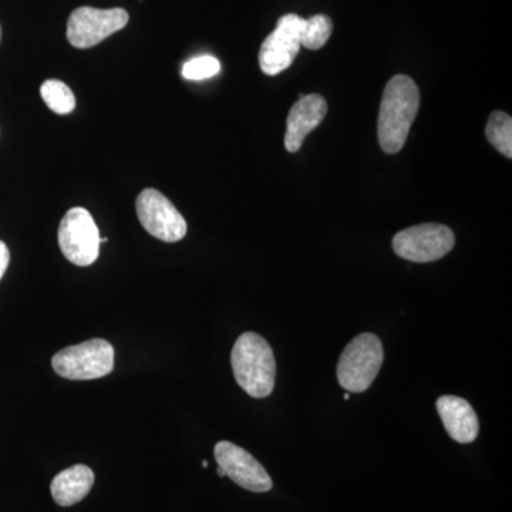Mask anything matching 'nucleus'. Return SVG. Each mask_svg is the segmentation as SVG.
<instances>
[{
	"instance_id": "10",
	"label": "nucleus",
	"mask_w": 512,
	"mask_h": 512,
	"mask_svg": "<svg viewBox=\"0 0 512 512\" xmlns=\"http://www.w3.org/2000/svg\"><path fill=\"white\" fill-rule=\"evenodd\" d=\"M218 467L225 471L239 487L252 493H268L272 490V480L262 464L254 456L229 441H220L214 450Z\"/></svg>"
},
{
	"instance_id": "16",
	"label": "nucleus",
	"mask_w": 512,
	"mask_h": 512,
	"mask_svg": "<svg viewBox=\"0 0 512 512\" xmlns=\"http://www.w3.org/2000/svg\"><path fill=\"white\" fill-rule=\"evenodd\" d=\"M333 23L328 16L315 15L303 20L301 43L309 50H319L328 43L332 35Z\"/></svg>"
},
{
	"instance_id": "4",
	"label": "nucleus",
	"mask_w": 512,
	"mask_h": 512,
	"mask_svg": "<svg viewBox=\"0 0 512 512\" xmlns=\"http://www.w3.org/2000/svg\"><path fill=\"white\" fill-rule=\"evenodd\" d=\"M57 375L69 380H94L114 369V348L104 339H92L57 352L52 359Z\"/></svg>"
},
{
	"instance_id": "21",
	"label": "nucleus",
	"mask_w": 512,
	"mask_h": 512,
	"mask_svg": "<svg viewBox=\"0 0 512 512\" xmlns=\"http://www.w3.org/2000/svg\"><path fill=\"white\" fill-rule=\"evenodd\" d=\"M0 39H2V28H0Z\"/></svg>"
},
{
	"instance_id": "9",
	"label": "nucleus",
	"mask_w": 512,
	"mask_h": 512,
	"mask_svg": "<svg viewBox=\"0 0 512 512\" xmlns=\"http://www.w3.org/2000/svg\"><path fill=\"white\" fill-rule=\"evenodd\" d=\"M301 16L295 13L282 16L259 50V66L268 76L284 72L291 67L293 60L301 50V32L303 26Z\"/></svg>"
},
{
	"instance_id": "18",
	"label": "nucleus",
	"mask_w": 512,
	"mask_h": 512,
	"mask_svg": "<svg viewBox=\"0 0 512 512\" xmlns=\"http://www.w3.org/2000/svg\"><path fill=\"white\" fill-rule=\"evenodd\" d=\"M10 262V252L8 245L5 242L0 241V279L5 275L6 269H8Z\"/></svg>"
},
{
	"instance_id": "11",
	"label": "nucleus",
	"mask_w": 512,
	"mask_h": 512,
	"mask_svg": "<svg viewBox=\"0 0 512 512\" xmlns=\"http://www.w3.org/2000/svg\"><path fill=\"white\" fill-rule=\"evenodd\" d=\"M326 113H328V103L320 94L301 96V99L293 104L286 121V150L289 153L301 150L305 138L325 120Z\"/></svg>"
},
{
	"instance_id": "15",
	"label": "nucleus",
	"mask_w": 512,
	"mask_h": 512,
	"mask_svg": "<svg viewBox=\"0 0 512 512\" xmlns=\"http://www.w3.org/2000/svg\"><path fill=\"white\" fill-rule=\"evenodd\" d=\"M40 96L53 113L69 114L76 107V97L66 83L60 80H46L40 87Z\"/></svg>"
},
{
	"instance_id": "5",
	"label": "nucleus",
	"mask_w": 512,
	"mask_h": 512,
	"mask_svg": "<svg viewBox=\"0 0 512 512\" xmlns=\"http://www.w3.org/2000/svg\"><path fill=\"white\" fill-rule=\"evenodd\" d=\"M59 247L67 261L77 266H90L100 255V231L86 208L66 212L59 225Z\"/></svg>"
},
{
	"instance_id": "20",
	"label": "nucleus",
	"mask_w": 512,
	"mask_h": 512,
	"mask_svg": "<svg viewBox=\"0 0 512 512\" xmlns=\"http://www.w3.org/2000/svg\"><path fill=\"white\" fill-rule=\"evenodd\" d=\"M343 399H345V400H349L350 399L349 392L346 393L345 396H343Z\"/></svg>"
},
{
	"instance_id": "7",
	"label": "nucleus",
	"mask_w": 512,
	"mask_h": 512,
	"mask_svg": "<svg viewBox=\"0 0 512 512\" xmlns=\"http://www.w3.org/2000/svg\"><path fill=\"white\" fill-rule=\"evenodd\" d=\"M128 13L121 8L96 9L83 6L74 10L67 22V40L77 49H90L126 28Z\"/></svg>"
},
{
	"instance_id": "12",
	"label": "nucleus",
	"mask_w": 512,
	"mask_h": 512,
	"mask_svg": "<svg viewBox=\"0 0 512 512\" xmlns=\"http://www.w3.org/2000/svg\"><path fill=\"white\" fill-rule=\"evenodd\" d=\"M437 412L448 436L461 444L473 443L480 431V423L473 406L456 396H443L437 400Z\"/></svg>"
},
{
	"instance_id": "1",
	"label": "nucleus",
	"mask_w": 512,
	"mask_h": 512,
	"mask_svg": "<svg viewBox=\"0 0 512 512\" xmlns=\"http://www.w3.org/2000/svg\"><path fill=\"white\" fill-rule=\"evenodd\" d=\"M420 107L419 87L409 76L399 74L387 83L380 104L379 134L380 147L384 153L396 154L406 144L410 128L416 120Z\"/></svg>"
},
{
	"instance_id": "8",
	"label": "nucleus",
	"mask_w": 512,
	"mask_h": 512,
	"mask_svg": "<svg viewBox=\"0 0 512 512\" xmlns=\"http://www.w3.org/2000/svg\"><path fill=\"white\" fill-rule=\"evenodd\" d=\"M137 217L154 238L164 242L181 241L187 234V221L163 192L147 188L137 197Z\"/></svg>"
},
{
	"instance_id": "3",
	"label": "nucleus",
	"mask_w": 512,
	"mask_h": 512,
	"mask_svg": "<svg viewBox=\"0 0 512 512\" xmlns=\"http://www.w3.org/2000/svg\"><path fill=\"white\" fill-rule=\"evenodd\" d=\"M384 359L383 346L373 333L356 336L343 350L338 365V380L350 393H363L375 382Z\"/></svg>"
},
{
	"instance_id": "19",
	"label": "nucleus",
	"mask_w": 512,
	"mask_h": 512,
	"mask_svg": "<svg viewBox=\"0 0 512 512\" xmlns=\"http://www.w3.org/2000/svg\"><path fill=\"white\" fill-rule=\"evenodd\" d=\"M217 474H218V476H220V477H227V476H225V471H224V470H222V468H221V467H218V468H217Z\"/></svg>"
},
{
	"instance_id": "2",
	"label": "nucleus",
	"mask_w": 512,
	"mask_h": 512,
	"mask_svg": "<svg viewBox=\"0 0 512 512\" xmlns=\"http://www.w3.org/2000/svg\"><path fill=\"white\" fill-rule=\"evenodd\" d=\"M235 380L254 399H265L274 392L276 362L271 346L262 336L245 332L231 353Z\"/></svg>"
},
{
	"instance_id": "6",
	"label": "nucleus",
	"mask_w": 512,
	"mask_h": 512,
	"mask_svg": "<svg viewBox=\"0 0 512 512\" xmlns=\"http://www.w3.org/2000/svg\"><path fill=\"white\" fill-rule=\"evenodd\" d=\"M456 245L454 232L446 225L421 224L403 229L393 238L396 255L406 261L427 264L439 261Z\"/></svg>"
},
{
	"instance_id": "17",
	"label": "nucleus",
	"mask_w": 512,
	"mask_h": 512,
	"mask_svg": "<svg viewBox=\"0 0 512 512\" xmlns=\"http://www.w3.org/2000/svg\"><path fill=\"white\" fill-rule=\"evenodd\" d=\"M220 72V60L210 55L194 57L183 66V76L187 80L211 79Z\"/></svg>"
},
{
	"instance_id": "14",
	"label": "nucleus",
	"mask_w": 512,
	"mask_h": 512,
	"mask_svg": "<svg viewBox=\"0 0 512 512\" xmlns=\"http://www.w3.org/2000/svg\"><path fill=\"white\" fill-rule=\"evenodd\" d=\"M485 136L491 146L497 148L503 156L512 157V119L504 111H494L488 119Z\"/></svg>"
},
{
	"instance_id": "13",
	"label": "nucleus",
	"mask_w": 512,
	"mask_h": 512,
	"mask_svg": "<svg viewBox=\"0 0 512 512\" xmlns=\"http://www.w3.org/2000/svg\"><path fill=\"white\" fill-rule=\"evenodd\" d=\"M94 473L92 468L77 464L57 474L50 485L53 500L60 507H72L80 503L92 491Z\"/></svg>"
}]
</instances>
